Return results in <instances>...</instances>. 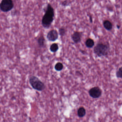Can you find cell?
I'll use <instances>...</instances> for the list:
<instances>
[{
    "mask_svg": "<svg viewBox=\"0 0 122 122\" xmlns=\"http://www.w3.org/2000/svg\"><path fill=\"white\" fill-rule=\"evenodd\" d=\"M77 115L80 118L84 117L86 114L85 109L83 107H81L77 110Z\"/></svg>",
    "mask_w": 122,
    "mask_h": 122,
    "instance_id": "obj_10",
    "label": "cell"
},
{
    "mask_svg": "<svg viewBox=\"0 0 122 122\" xmlns=\"http://www.w3.org/2000/svg\"><path fill=\"white\" fill-rule=\"evenodd\" d=\"M110 48L109 44L98 43L94 48V52L99 57L106 56L110 52Z\"/></svg>",
    "mask_w": 122,
    "mask_h": 122,
    "instance_id": "obj_2",
    "label": "cell"
},
{
    "mask_svg": "<svg viewBox=\"0 0 122 122\" xmlns=\"http://www.w3.org/2000/svg\"><path fill=\"white\" fill-rule=\"evenodd\" d=\"M61 5L64 7L68 6L70 5V2L67 0H64L61 2Z\"/></svg>",
    "mask_w": 122,
    "mask_h": 122,
    "instance_id": "obj_16",
    "label": "cell"
},
{
    "mask_svg": "<svg viewBox=\"0 0 122 122\" xmlns=\"http://www.w3.org/2000/svg\"><path fill=\"white\" fill-rule=\"evenodd\" d=\"M44 14L42 17L41 23L45 29H49L53 23L55 18V11L53 7L48 3L44 9Z\"/></svg>",
    "mask_w": 122,
    "mask_h": 122,
    "instance_id": "obj_1",
    "label": "cell"
},
{
    "mask_svg": "<svg viewBox=\"0 0 122 122\" xmlns=\"http://www.w3.org/2000/svg\"><path fill=\"white\" fill-rule=\"evenodd\" d=\"M59 49V47L58 45L56 43L52 44L50 46V51L53 53H56L58 51Z\"/></svg>",
    "mask_w": 122,
    "mask_h": 122,
    "instance_id": "obj_12",
    "label": "cell"
},
{
    "mask_svg": "<svg viewBox=\"0 0 122 122\" xmlns=\"http://www.w3.org/2000/svg\"><path fill=\"white\" fill-rule=\"evenodd\" d=\"M66 33V29L64 27H61L59 29V34L61 36H64L65 35Z\"/></svg>",
    "mask_w": 122,
    "mask_h": 122,
    "instance_id": "obj_14",
    "label": "cell"
},
{
    "mask_svg": "<svg viewBox=\"0 0 122 122\" xmlns=\"http://www.w3.org/2000/svg\"><path fill=\"white\" fill-rule=\"evenodd\" d=\"M89 19L90 23H92V22H93V19H92V16H90Z\"/></svg>",
    "mask_w": 122,
    "mask_h": 122,
    "instance_id": "obj_17",
    "label": "cell"
},
{
    "mask_svg": "<svg viewBox=\"0 0 122 122\" xmlns=\"http://www.w3.org/2000/svg\"><path fill=\"white\" fill-rule=\"evenodd\" d=\"M59 37V34L56 29H52L48 33L46 38L49 41H56Z\"/></svg>",
    "mask_w": 122,
    "mask_h": 122,
    "instance_id": "obj_6",
    "label": "cell"
},
{
    "mask_svg": "<svg viewBox=\"0 0 122 122\" xmlns=\"http://www.w3.org/2000/svg\"><path fill=\"white\" fill-rule=\"evenodd\" d=\"M82 35V32L75 31L72 34L71 38L74 43L75 44L79 43L81 42V41Z\"/></svg>",
    "mask_w": 122,
    "mask_h": 122,
    "instance_id": "obj_7",
    "label": "cell"
},
{
    "mask_svg": "<svg viewBox=\"0 0 122 122\" xmlns=\"http://www.w3.org/2000/svg\"><path fill=\"white\" fill-rule=\"evenodd\" d=\"M116 76L118 78L122 79V66L119 68L116 73Z\"/></svg>",
    "mask_w": 122,
    "mask_h": 122,
    "instance_id": "obj_15",
    "label": "cell"
},
{
    "mask_svg": "<svg viewBox=\"0 0 122 122\" xmlns=\"http://www.w3.org/2000/svg\"><path fill=\"white\" fill-rule=\"evenodd\" d=\"M14 6V4L12 0H2L0 3V9L3 12L10 11Z\"/></svg>",
    "mask_w": 122,
    "mask_h": 122,
    "instance_id": "obj_4",
    "label": "cell"
},
{
    "mask_svg": "<svg viewBox=\"0 0 122 122\" xmlns=\"http://www.w3.org/2000/svg\"><path fill=\"white\" fill-rule=\"evenodd\" d=\"M46 39L43 36H41L37 40V43L41 48H43L46 45Z\"/></svg>",
    "mask_w": 122,
    "mask_h": 122,
    "instance_id": "obj_9",
    "label": "cell"
},
{
    "mask_svg": "<svg viewBox=\"0 0 122 122\" xmlns=\"http://www.w3.org/2000/svg\"><path fill=\"white\" fill-rule=\"evenodd\" d=\"M89 94L90 96L92 98L97 99L102 96V91L99 87H94L89 90Z\"/></svg>",
    "mask_w": 122,
    "mask_h": 122,
    "instance_id": "obj_5",
    "label": "cell"
},
{
    "mask_svg": "<svg viewBox=\"0 0 122 122\" xmlns=\"http://www.w3.org/2000/svg\"><path fill=\"white\" fill-rule=\"evenodd\" d=\"M64 66L63 64L61 62H58L55 65L54 68L56 71H60L63 69Z\"/></svg>",
    "mask_w": 122,
    "mask_h": 122,
    "instance_id": "obj_13",
    "label": "cell"
},
{
    "mask_svg": "<svg viewBox=\"0 0 122 122\" xmlns=\"http://www.w3.org/2000/svg\"><path fill=\"white\" fill-rule=\"evenodd\" d=\"M85 45L87 48H92L94 46V41L93 39L89 38L86 40Z\"/></svg>",
    "mask_w": 122,
    "mask_h": 122,
    "instance_id": "obj_11",
    "label": "cell"
},
{
    "mask_svg": "<svg viewBox=\"0 0 122 122\" xmlns=\"http://www.w3.org/2000/svg\"><path fill=\"white\" fill-rule=\"evenodd\" d=\"M103 25L104 28L108 31H110L112 29L113 25L111 21L109 20H106L103 22Z\"/></svg>",
    "mask_w": 122,
    "mask_h": 122,
    "instance_id": "obj_8",
    "label": "cell"
},
{
    "mask_svg": "<svg viewBox=\"0 0 122 122\" xmlns=\"http://www.w3.org/2000/svg\"><path fill=\"white\" fill-rule=\"evenodd\" d=\"M29 82L33 89L38 91H43L46 89V86L38 77L32 76L29 78Z\"/></svg>",
    "mask_w": 122,
    "mask_h": 122,
    "instance_id": "obj_3",
    "label": "cell"
},
{
    "mask_svg": "<svg viewBox=\"0 0 122 122\" xmlns=\"http://www.w3.org/2000/svg\"><path fill=\"white\" fill-rule=\"evenodd\" d=\"M117 27L118 29H120V27H121V26L119 25H117Z\"/></svg>",
    "mask_w": 122,
    "mask_h": 122,
    "instance_id": "obj_19",
    "label": "cell"
},
{
    "mask_svg": "<svg viewBox=\"0 0 122 122\" xmlns=\"http://www.w3.org/2000/svg\"><path fill=\"white\" fill-rule=\"evenodd\" d=\"M80 51H81V53H82L84 54H85V53H86L84 51H82V50H80Z\"/></svg>",
    "mask_w": 122,
    "mask_h": 122,
    "instance_id": "obj_18",
    "label": "cell"
}]
</instances>
